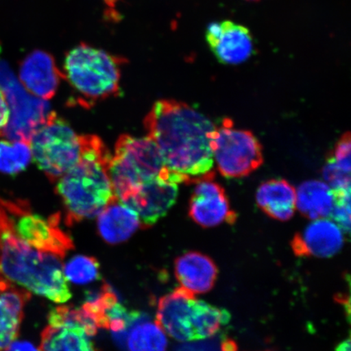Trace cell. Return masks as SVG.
Masks as SVG:
<instances>
[{
    "instance_id": "cell-1",
    "label": "cell",
    "mask_w": 351,
    "mask_h": 351,
    "mask_svg": "<svg viewBox=\"0 0 351 351\" xmlns=\"http://www.w3.org/2000/svg\"><path fill=\"white\" fill-rule=\"evenodd\" d=\"M166 168L182 183L214 178L213 140L217 127L190 105L173 99L157 101L144 120Z\"/></svg>"
},
{
    "instance_id": "cell-2",
    "label": "cell",
    "mask_w": 351,
    "mask_h": 351,
    "mask_svg": "<svg viewBox=\"0 0 351 351\" xmlns=\"http://www.w3.org/2000/svg\"><path fill=\"white\" fill-rule=\"evenodd\" d=\"M80 159L57 181L68 226L93 218L117 199L110 178L112 155L97 136H81Z\"/></svg>"
},
{
    "instance_id": "cell-3",
    "label": "cell",
    "mask_w": 351,
    "mask_h": 351,
    "mask_svg": "<svg viewBox=\"0 0 351 351\" xmlns=\"http://www.w3.org/2000/svg\"><path fill=\"white\" fill-rule=\"evenodd\" d=\"M0 278L56 304L71 298L62 263L21 240L0 209Z\"/></svg>"
},
{
    "instance_id": "cell-4",
    "label": "cell",
    "mask_w": 351,
    "mask_h": 351,
    "mask_svg": "<svg viewBox=\"0 0 351 351\" xmlns=\"http://www.w3.org/2000/svg\"><path fill=\"white\" fill-rule=\"evenodd\" d=\"M228 311L199 300L182 287L160 298L156 323L178 341L208 339L230 322Z\"/></svg>"
},
{
    "instance_id": "cell-5",
    "label": "cell",
    "mask_w": 351,
    "mask_h": 351,
    "mask_svg": "<svg viewBox=\"0 0 351 351\" xmlns=\"http://www.w3.org/2000/svg\"><path fill=\"white\" fill-rule=\"evenodd\" d=\"M123 64L124 59L82 43L66 54L61 75L89 104L118 94Z\"/></svg>"
},
{
    "instance_id": "cell-6",
    "label": "cell",
    "mask_w": 351,
    "mask_h": 351,
    "mask_svg": "<svg viewBox=\"0 0 351 351\" xmlns=\"http://www.w3.org/2000/svg\"><path fill=\"white\" fill-rule=\"evenodd\" d=\"M109 173L114 193L119 201L124 199L134 188L157 178L182 183L177 176L166 168L159 148L149 137L121 136L112 156Z\"/></svg>"
},
{
    "instance_id": "cell-7",
    "label": "cell",
    "mask_w": 351,
    "mask_h": 351,
    "mask_svg": "<svg viewBox=\"0 0 351 351\" xmlns=\"http://www.w3.org/2000/svg\"><path fill=\"white\" fill-rule=\"evenodd\" d=\"M0 209L17 238L38 251L63 258L74 245L60 227V216L46 218L34 213L28 202L0 197Z\"/></svg>"
},
{
    "instance_id": "cell-8",
    "label": "cell",
    "mask_w": 351,
    "mask_h": 351,
    "mask_svg": "<svg viewBox=\"0 0 351 351\" xmlns=\"http://www.w3.org/2000/svg\"><path fill=\"white\" fill-rule=\"evenodd\" d=\"M29 145L35 163L51 182L58 181L80 159L81 136L54 112L35 132Z\"/></svg>"
},
{
    "instance_id": "cell-9",
    "label": "cell",
    "mask_w": 351,
    "mask_h": 351,
    "mask_svg": "<svg viewBox=\"0 0 351 351\" xmlns=\"http://www.w3.org/2000/svg\"><path fill=\"white\" fill-rule=\"evenodd\" d=\"M213 160L223 177L241 178L263 165V148L251 131L236 129L226 118L217 128L213 140Z\"/></svg>"
},
{
    "instance_id": "cell-10",
    "label": "cell",
    "mask_w": 351,
    "mask_h": 351,
    "mask_svg": "<svg viewBox=\"0 0 351 351\" xmlns=\"http://www.w3.org/2000/svg\"><path fill=\"white\" fill-rule=\"evenodd\" d=\"M0 87L5 94L10 117L3 137L29 143L51 114L47 100L35 97L25 89L5 61L0 60Z\"/></svg>"
},
{
    "instance_id": "cell-11",
    "label": "cell",
    "mask_w": 351,
    "mask_h": 351,
    "mask_svg": "<svg viewBox=\"0 0 351 351\" xmlns=\"http://www.w3.org/2000/svg\"><path fill=\"white\" fill-rule=\"evenodd\" d=\"M178 195V184L157 178L134 189L121 203L137 213L141 227H151L165 216Z\"/></svg>"
},
{
    "instance_id": "cell-12",
    "label": "cell",
    "mask_w": 351,
    "mask_h": 351,
    "mask_svg": "<svg viewBox=\"0 0 351 351\" xmlns=\"http://www.w3.org/2000/svg\"><path fill=\"white\" fill-rule=\"evenodd\" d=\"M205 37L210 51L221 64H241L254 53L251 32L237 22L229 20L213 22L206 29Z\"/></svg>"
},
{
    "instance_id": "cell-13",
    "label": "cell",
    "mask_w": 351,
    "mask_h": 351,
    "mask_svg": "<svg viewBox=\"0 0 351 351\" xmlns=\"http://www.w3.org/2000/svg\"><path fill=\"white\" fill-rule=\"evenodd\" d=\"M213 179H204L196 183L189 206V215L204 228L216 227L223 223L232 225L238 216L231 208L225 190Z\"/></svg>"
},
{
    "instance_id": "cell-14",
    "label": "cell",
    "mask_w": 351,
    "mask_h": 351,
    "mask_svg": "<svg viewBox=\"0 0 351 351\" xmlns=\"http://www.w3.org/2000/svg\"><path fill=\"white\" fill-rule=\"evenodd\" d=\"M344 232L331 219H314L293 237L291 247L300 257L329 258L344 245Z\"/></svg>"
},
{
    "instance_id": "cell-15",
    "label": "cell",
    "mask_w": 351,
    "mask_h": 351,
    "mask_svg": "<svg viewBox=\"0 0 351 351\" xmlns=\"http://www.w3.org/2000/svg\"><path fill=\"white\" fill-rule=\"evenodd\" d=\"M62 78L53 57L47 52H32L22 61L19 82L30 94L43 100L54 97Z\"/></svg>"
},
{
    "instance_id": "cell-16",
    "label": "cell",
    "mask_w": 351,
    "mask_h": 351,
    "mask_svg": "<svg viewBox=\"0 0 351 351\" xmlns=\"http://www.w3.org/2000/svg\"><path fill=\"white\" fill-rule=\"evenodd\" d=\"M175 276L181 287L196 295L214 287L218 269L210 257L196 252H187L175 261Z\"/></svg>"
},
{
    "instance_id": "cell-17",
    "label": "cell",
    "mask_w": 351,
    "mask_h": 351,
    "mask_svg": "<svg viewBox=\"0 0 351 351\" xmlns=\"http://www.w3.org/2000/svg\"><path fill=\"white\" fill-rule=\"evenodd\" d=\"M30 298L32 293L16 285L0 291V351L19 336L24 307Z\"/></svg>"
},
{
    "instance_id": "cell-18",
    "label": "cell",
    "mask_w": 351,
    "mask_h": 351,
    "mask_svg": "<svg viewBox=\"0 0 351 351\" xmlns=\"http://www.w3.org/2000/svg\"><path fill=\"white\" fill-rule=\"evenodd\" d=\"M140 226L141 222L137 213L117 199L99 214V234L109 244H119L128 240Z\"/></svg>"
},
{
    "instance_id": "cell-19",
    "label": "cell",
    "mask_w": 351,
    "mask_h": 351,
    "mask_svg": "<svg viewBox=\"0 0 351 351\" xmlns=\"http://www.w3.org/2000/svg\"><path fill=\"white\" fill-rule=\"evenodd\" d=\"M256 203L263 213L280 221L291 219L296 210V190L283 179H271L261 184Z\"/></svg>"
},
{
    "instance_id": "cell-20",
    "label": "cell",
    "mask_w": 351,
    "mask_h": 351,
    "mask_svg": "<svg viewBox=\"0 0 351 351\" xmlns=\"http://www.w3.org/2000/svg\"><path fill=\"white\" fill-rule=\"evenodd\" d=\"M335 195L326 182L311 180L301 184L296 191V208L310 219L328 218Z\"/></svg>"
},
{
    "instance_id": "cell-21",
    "label": "cell",
    "mask_w": 351,
    "mask_h": 351,
    "mask_svg": "<svg viewBox=\"0 0 351 351\" xmlns=\"http://www.w3.org/2000/svg\"><path fill=\"white\" fill-rule=\"evenodd\" d=\"M40 351H99L84 329L48 326L41 333Z\"/></svg>"
},
{
    "instance_id": "cell-22",
    "label": "cell",
    "mask_w": 351,
    "mask_h": 351,
    "mask_svg": "<svg viewBox=\"0 0 351 351\" xmlns=\"http://www.w3.org/2000/svg\"><path fill=\"white\" fill-rule=\"evenodd\" d=\"M167 348L166 333L156 323L148 322L147 317L134 324L127 332L126 351H167Z\"/></svg>"
},
{
    "instance_id": "cell-23",
    "label": "cell",
    "mask_w": 351,
    "mask_h": 351,
    "mask_svg": "<svg viewBox=\"0 0 351 351\" xmlns=\"http://www.w3.org/2000/svg\"><path fill=\"white\" fill-rule=\"evenodd\" d=\"M29 143L21 141H0V172L16 176L27 168L32 160Z\"/></svg>"
},
{
    "instance_id": "cell-24",
    "label": "cell",
    "mask_w": 351,
    "mask_h": 351,
    "mask_svg": "<svg viewBox=\"0 0 351 351\" xmlns=\"http://www.w3.org/2000/svg\"><path fill=\"white\" fill-rule=\"evenodd\" d=\"M49 326H76L84 329L88 335H97L98 328L94 320L82 307L59 306L52 308L47 315Z\"/></svg>"
},
{
    "instance_id": "cell-25",
    "label": "cell",
    "mask_w": 351,
    "mask_h": 351,
    "mask_svg": "<svg viewBox=\"0 0 351 351\" xmlns=\"http://www.w3.org/2000/svg\"><path fill=\"white\" fill-rule=\"evenodd\" d=\"M66 280L76 285H87L100 278V265L95 258L77 256L71 258L64 267Z\"/></svg>"
},
{
    "instance_id": "cell-26",
    "label": "cell",
    "mask_w": 351,
    "mask_h": 351,
    "mask_svg": "<svg viewBox=\"0 0 351 351\" xmlns=\"http://www.w3.org/2000/svg\"><path fill=\"white\" fill-rule=\"evenodd\" d=\"M335 202L330 218L339 226L344 234L350 230V189L343 191H332Z\"/></svg>"
},
{
    "instance_id": "cell-27",
    "label": "cell",
    "mask_w": 351,
    "mask_h": 351,
    "mask_svg": "<svg viewBox=\"0 0 351 351\" xmlns=\"http://www.w3.org/2000/svg\"><path fill=\"white\" fill-rule=\"evenodd\" d=\"M323 177L332 191L350 189V173L341 169L330 158L327 157L326 165L323 169Z\"/></svg>"
},
{
    "instance_id": "cell-28",
    "label": "cell",
    "mask_w": 351,
    "mask_h": 351,
    "mask_svg": "<svg viewBox=\"0 0 351 351\" xmlns=\"http://www.w3.org/2000/svg\"><path fill=\"white\" fill-rule=\"evenodd\" d=\"M350 132H348L339 140L335 149L329 154L328 157L330 158L341 169L350 173Z\"/></svg>"
},
{
    "instance_id": "cell-29",
    "label": "cell",
    "mask_w": 351,
    "mask_h": 351,
    "mask_svg": "<svg viewBox=\"0 0 351 351\" xmlns=\"http://www.w3.org/2000/svg\"><path fill=\"white\" fill-rule=\"evenodd\" d=\"M10 112L5 94L0 87V136H3L4 130L10 121Z\"/></svg>"
},
{
    "instance_id": "cell-30",
    "label": "cell",
    "mask_w": 351,
    "mask_h": 351,
    "mask_svg": "<svg viewBox=\"0 0 351 351\" xmlns=\"http://www.w3.org/2000/svg\"><path fill=\"white\" fill-rule=\"evenodd\" d=\"M5 351H40L32 342L27 341H14Z\"/></svg>"
},
{
    "instance_id": "cell-31",
    "label": "cell",
    "mask_w": 351,
    "mask_h": 351,
    "mask_svg": "<svg viewBox=\"0 0 351 351\" xmlns=\"http://www.w3.org/2000/svg\"><path fill=\"white\" fill-rule=\"evenodd\" d=\"M118 1H119V0H104L105 3H106V5L109 8L110 16H115V19L117 17V12L114 11V8H116Z\"/></svg>"
},
{
    "instance_id": "cell-32",
    "label": "cell",
    "mask_w": 351,
    "mask_h": 351,
    "mask_svg": "<svg viewBox=\"0 0 351 351\" xmlns=\"http://www.w3.org/2000/svg\"><path fill=\"white\" fill-rule=\"evenodd\" d=\"M223 351H237V345L232 340H227L222 344Z\"/></svg>"
},
{
    "instance_id": "cell-33",
    "label": "cell",
    "mask_w": 351,
    "mask_h": 351,
    "mask_svg": "<svg viewBox=\"0 0 351 351\" xmlns=\"http://www.w3.org/2000/svg\"><path fill=\"white\" fill-rule=\"evenodd\" d=\"M336 351H350V340L346 339L337 346Z\"/></svg>"
},
{
    "instance_id": "cell-34",
    "label": "cell",
    "mask_w": 351,
    "mask_h": 351,
    "mask_svg": "<svg viewBox=\"0 0 351 351\" xmlns=\"http://www.w3.org/2000/svg\"><path fill=\"white\" fill-rule=\"evenodd\" d=\"M247 1H258V0H247Z\"/></svg>"
}]
</instances>
